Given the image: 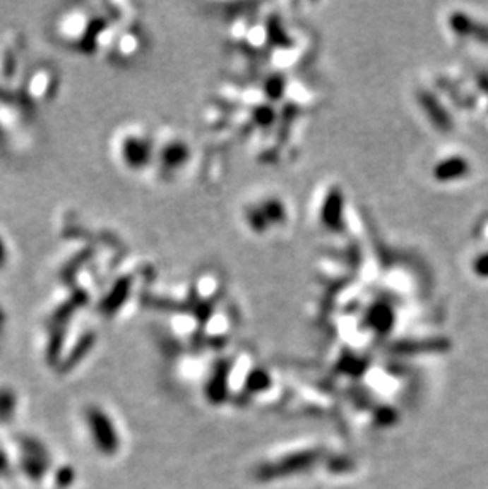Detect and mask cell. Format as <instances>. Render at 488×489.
<instances>
[{
	"instance_id": "obj_1",
	"label": "cell",
	"mask_w": 488,
	"mask_h": 489,
	"mask_svg": "<svg viewBox=\"0 0 488 489\" xmlns=\"http://www.w3.org/2000/svg\"><path fill=\"white\" fill-rule=\"evenodd\" d=\"M244 230L257 239H268L287 230L292 220L290 206L276 192H265L244 200L239 206Z\"/></svg>"
},
{
	"instance_id": "obj_2",
	"label": "cell",
	"mask_w": 488,
	"mask_h": 489,
	"mask_svg": "<svg viewBox=\"0 0 488 489\" xmlns=\"http://www.w3.org/2000/svg\"><path fill=\"white\" fill-rule=\"evenodd\" d=\"M116 162L129 173L153 171L155 152V133L138 123L118 128L112 143Z\"/></svg>"
},
{
	"instance_id": "obj_3",
	"label": "cell",
	"mask_w": 488,
	"mask_h": 489,
	"mask_svg": "<svg viewBox=\"0 0 488 489\" xmlns=\"http://www.w3.org/2000/svg\"><path fill=\"white\" fill-rule=\"evenodd\" d=\"M195 159L194 147L184 135L177 130L164 128L155 132V152L153 171L164 182H174L183 178Z\"/></svg>"
},
{
	"instance_id": "obj_4",
	"label": "cell",
	"mask_w": 488,
	"mask_h": 489,
	"mask_svg": "<svg viewBox=\"0 0 488 489\" xmlns=\"http://www.w3.org/2000/svg\"><path fill=\"white\" fill-rule=\"evenodd\" d=\"M319 230L328 234H343L349 230L346 197L340 186L328 184L317 195L314 207Z\"/></svg>"
},
{
	"instance_id": "obj_5",
	"label": "cell",
	"mask_w": 488,
	"mask_h": 489,
	"mask_svg": "<svg viewBox=\"0 0 488 489\" xmlns=\"http://www.w3.org/2000/svg\"><path fill=\"white\" fill-rule=\"evenodd\" d=\"M21 97L30 107L54 99L59 89V73L48 62H38L25 71L21 80Z\"/></svg>"
},
{
	"instance_id": "obj_6",
	"label": "cell",
	"mask_w": 488,
	"mask_h": 489,
	"mask_svg": "<svg viewBox=\"0 0 488 489\" xmlns=\"http://www.w3.org/2000/svg\"><path fill=\"white\" fill-rule=\"evenodd\" d=\"M145 49V35L133 23H129L121 28L116 35L112 48L108 51V57L114 62L129 64L143 54Z\"/></svg>"
},
{
	"instance_id": "obj_7",
	"label": "cell",
	"mask_w": 488,
	"mask_h": 489,
	"mask_svg": "<svg viewBox=\"0 0 488 489\" xmlns=\"http://www.w3.org/2000/svg\"><path fill=\"white\" fill-rule=\"evenodd\" d=\"M470 162L460 155H446L434 160L429 167V176L436 184H453L470 174Z\"/></svg>"
},
{
	"instance_id": "obj_8",
	"label": "cell",
	"mask_w": 488,
	"mask_h": 489,
	"mask_svg": "<svg viewBox=\"0 0 488 489\" xmlns=\"http://www.w3.org/2000/svg\"><path fill=\"white\" fill-rule=\"evenodd\" d=\"M472 271L480 277L488 276V252H484L482 255L472 260Z\"/></svg>"
},
{
	"instance_id": "obj_9",
	"label": "cell",
	"mask_w": 488,
	"mask_h": 489,
	"mask_svg": "<svg viewBox=\"0 0 488 489\" xmlns=\"http://www.w3.org/2000/svg\"><path fill=\"white\" fill-rule=\"evenodd\" d=\"M10 260V246L8 239L5 238V233L0 231V270H4Z\"/></svg>"
}]
</instances>
